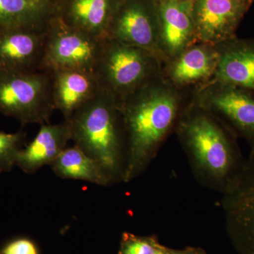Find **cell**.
Here are the masks:
<instances>
[{
	"label": "cell",
	"mask_w": 254,
	"mask_h": 254,
	"mask_svg": "<svg viewBox=\"0 0 254 254\" xmlns=\"http://www.w3.org/2000/svg\"><path fill=\"white\" fill-rule=\"evenodd\" d=\"M179 91L161 74L119 103L127 141L123 182L141 175L156 158L190 105L191 95Z\"/></svg>",
	"instance_id": "cell-1"
},
{
	"label": "cell",
	"mask_w": 254,
	"mask_h": 254,
	"mask_svg": "<svg viewBox=\"0 0 254 254\" xmlns=\"http://www.w3.org/2000/svg\"><path fill=\"white\" fill-rule=\"evenodd\" d=\"M175 132L201 186L222 195L236 185L247 159L237 143L238 137L221 121L190 100Z\"/></svg>",
	"instance_id": "cell-2"
},
{
	"label": "cell",
	"mask_w": 254,
	"mask_h": 254,
	"mask_svg": "<svg viewBox=\"0 0 254 254\" xmlns=\"http://www.w3.org/2000/svg\"><path fill=\"white\" fill-rule=\"evenodd\" d=\"M67 121L75 146L96 160L113 184L123 182L126 132L118 102L113 95L100 89Z\"/></svg>",
	"instance_id": "cell-3"
},
{
	"label": "cell",
	"mask_w": 254,
	"mask_h": 254,
	"mask_svg": "<svg viewBox=\"0 0 254 254\" xmlns=\"http://www.w3.org/2000/svg\"><path fill=\"white\" fill-rule=\"evenodd\" d=\"M163 60L147 50L105 38L94 73L119 103L161 74Z\"/></svg>",
	"instance_id": "cell-4"
},
{
	"label": "cell",
	"mask_w": 254,
	"mask_h": 254,
	"mask_svg": "<svg viewBox=\"0 0 254 254\" xmlns=\"http://www.w3.org/2000/svg\"><path fill=\"white\" fill-rule=\"evenodd\" d=\"M55 110L51 71L0 68V113L25 126L49 123Z\"/></svg>",
	"instance_id": "cell-5"
},
{
	"label": "cell",
	"mask_w": 254,
	"mask_h": 254,
	"mask_svg": "<svg viewBox=\"0 0 254 254\" xmlns=\"http://www.w3.org/2000/svg\"><path fill=\"white\" fill-rule=\"evenodd\" d=\"M191 103L213 115L254 153V93L216 81H209L192 93Z\"/></svg>",
	"instance_id": "cell-6"
},
{
	"label": "cell",
	"mask_w": 254,
	"mask_h": 254,
	"mask_svg": "<svg viewBox=\"0 0 254 254\" xmlns=\"http://www.w3.org/2000/svg\"><path fill=\"white\" fill-rule=\"evenodd\" d=\"M104 39L95 38L55 18L46 32L41 70H81L94 73Z\"/></svg>",
	"instance_id": "cell-7"
},
{
	"label": "cell",
	"mask_w": 254,
	"mask_h": 254,
	"mask_svg": "<svg viewBox=\"0 0 254 254\" xmlns=\"http://www.w3.org/2000/svg\"><path fill=\"white\" fill-rule=\"evenodd\" d=\"M221 205L229 239L239 254H254V153L231 190L222 194Z\"/></svg>",
	"instance_id": "cell-8"
},
{
	"label": "cell",
	"mask_w": 254,
	"mask_h": 254,
	"mask_svg": "<svg viewBox=\"0 0 254 254\" xmlns=\"http://www.w3.org/2000/svg\"><path fill=\"white\" fill-rule=\"evenodd\" d=\"M128 0L117 9L106 38L147 50L164 60L160 47V24L157 4Z\"/></svg>",
	"instance_id": "cell-9"
},
{
	"label": "cell",
	"mask_w": 254,
	"mask_h": 254,
	"mask_svg": "<svg viewBox=\"0 0 254 254\" xmlns=\"http://www.w3.org/2000/svg\"><path fill=\"white\" fill-rule=\"evenodd\" d=\"M252 0H193L197 43L217 46L233 39Z\"/></svg>",
	"instance_id": "cell-10"
},
{
	"label": "cell",
	"mask_w": 254,
	"mask_h": 254,
	"mask_svg": "<svg viewBox=\"0 0 254 254\" xmlns=\"http://www.w3.org/2000/svg\"><path fill=\"white\" fill-rule=\"evenodd\" d=\"M218 60L216 46L195 43L165 62L161 76L179 91L193 93L212 79Z\"/></svg>",
	"instance_id": "cell-11"
},
{
	"label": "cell",
	"mask_w": 254,
	"mask_h": 254,
	"mask_svg": "<svg viewBox=\"0 0 254 254\" xmlns=\"http://www.w3.org/2000/svg\"><path fill=\"white\" fill-rule=\"evenodd\" d=\"M164 63L197 43L193 0H160L157 4Z\"/></svg>",
	"instance_id": "cell-12"
},
{
	"label": "cell",
	"mask_w": 254,
	"mask_h": 254,
	"mask_svg": "<svg viewBox=\"0 0 254 254\" xmlns=\"http://www.w3.org/2000/svg\"><path fill=\"white\" fill-rule=\"evenodd\" d=\"M46 32L0 28V68L18 71L41 70Z\"/></svg>",
	"instance_id": "cell-13"
},
{
	"label": "cell",
	"mask_w": 254,
	"mask_h": 254,
	"mask_svg": "<svg viewBox=\"0 0 254 254\" xmlns=\"http://www.w3.org/2000/svg\"><path fill=\"white\" fill-rule=\"evenodd\" d=\"M216 46L218 64L210 81L220 82L254 93V40L235 37Z\"/></svg>",
	"instance_id": "cell-14"
},
{
	"label": "cell",
	"mask_w": 254,
	"mask_h": 254,
	"mask_svg": "<svg viewBox=\"0 0 254 254\" xmlns=\"http://www.w3.org/2000/svg\"><path fill=\"white\" fill-rule=\"evenodd\" d=\"M52 72V93L55 110L68 120L81 106L100 91L93 72L81 70L59 69Z\"/></svg>",
	"instance_id": "cell-15"
},
{
	"label": "cell",
	"mask_w": 254,
	"mask_h": 254,
	"mask_svg": "<svg viewBox=\"0 0 254 254\" xmlns=\"http://www.w3.org/2000/svg\"><path fill=\"white\" fill-rule=\"evenodd\" d=\"M70 140L71 128L67 120L58 125H42L34 139L18 152L16 166L28 175L36 173L53 163Z\"/></svg>",
	"instance_id": "cell-16"
},
{
	"label": "cell",
	"mask_w": 254,
	"mask_h": 254,
	"mask_svg": "<svg viewBox=\"0 0 254 254\" xmlns=\"http://www.w3.org/2000/svg\"><path fill=\"white\" fill-rule=\"evenodd\" d=\"M117 9L113 0H71L66 16L60 18L68 26L105 39Z\"/></svg>",
	"instance_id": "cell-17"
},
{
	"label": "cell",
	"mask_w": 254,
	"mask_h": 254,
	"mask_svg": "<svg viewBox=\"0 0 254 254\" xmlns=\"http://www.w3.org/2000/svg\"><path fill=\"white\" fill-rule=\"evenodd\" d=\"M52 6V0H0V28L47 31Z\"/></svg>",
	"instance_id": "cell-18"
},
{
	"label": "cell",
	"mask_w": 254,
	"mask_h": 254,
	"mask_svg": "<svg viewBox=\"0 0 254 254\" xmlns=\"http://www.w3.org/2000/svg\"><path fill=\"white\" fill-rule=\"evenodd\" d=\"M57 176L82 180L99 186L113 185L101 165L78 147H66L50 165Z\"/></svg>",
	"instance_id": "cell-19"
},
{
	"label": "cell",
	"mask_w": 254,
	"mask_h": 254,
	"mask_svg": "<svg viewBox=\"0 0 254 254\" xmlns=\"http://www.w3.org/2000/svg\"><path fill=\"white\" fill-rule=\"evenodd\" d=\"M26 138V133L22 131L16 133L0 131V175L11 171L16 166L18 152Z\"/></svg>",
	"instance_id": "cell-20"
},
{
	"label": "cell",
	"mask_w": 254,
	"mask_h": 254,
	"mask_svg": "<svg viewBox=\"0 0 254 254\" xmlns=\"http://www.w3.org/2000/svg\"><path fill=\"white\" fill-rule=\"evenodd\" d=\"M162 246L155 236H139L125 232L118 254H155Z\"/></svg>",
	"instance_id": "cell-21"
},
{
	"label": "cell",
	"mask_w": 254,
	"mask_h": 254,
	"mask_svg": "<svg viewBox=\"0 0 254 254\" xmlns=\"http://www.w3.org/2000/svg\"><path fill=\"white\" fill-rule=\"evenodd\" d=\"M1 254H40L33 241L28 238H18L9 242L0 250Z\"/></svg>",
	"instance_id": "cell-22"
},
{
	"label": "cell",
	"mask_w": 254,
	"mask_h": 254,
	"mask_svg": "<svg viewBox=\"0 0 254 254\" xmlns=\"http://www.w3.org/2000/svg\"><path fill=\"white\" fill-rule=\"evenodd\" d=\"M185 254H207L203 249L198 247H187L185 249Z\"/></svg>",
	"instance_id": "cell-23"
},
{
	"label": "cell",
	"mask_w": 254,
	"mask_h": 254,
	"mask_svg": "<svg viewBox=\"0 0 254 254\" xmlns=\"http://www.w3.org/2000/svg\"><path fill=\"white\" fill-rule=\"evenodd\" d=\"M185 254V250H179L178 254Z\"/></svg>",
	"instance_id": "cell-24"
},
{
	"label": "cell",
	"mask_w": 254,
	"mask_h": 254,
	"mask_svg": "<svg viewBox=\"0 0 254 254\" xmlns=\"http://www.w3.org/2000/svg\"><path fill=\"white\" fill-rule=\"evenodd\" d=\"M0 254H1V253H0Z\"/></svg>",
	"instance_id": "cell-25"
}]
</instances>
